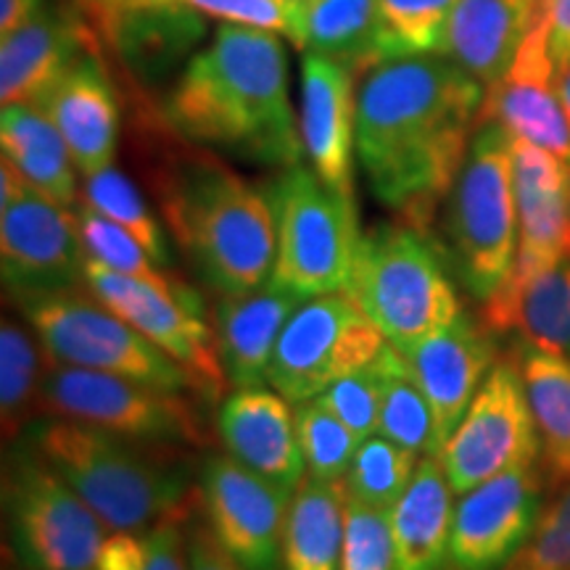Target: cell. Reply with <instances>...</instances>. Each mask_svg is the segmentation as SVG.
Returning a JSON list of instances; mask_svg holds the SVG:
<instances>
[{"label":"cell","mask_w":570,"mask_h":570,"mask_svg":"<svg viewBox=\"0 0 570 570\" xmlns=\"http://www.w3.org/2000/svg\"><path fill=\"white\" fill-rule=\"evenodd\" d=\"M487 88L444 53L373 67L356 90V161L377 204L431 227L479 130Z\"/></svg>","instance_id":"cell-1"},{"label":"cell","mask_w":570,"mask_h":570,"mask_svg":"<svg viewBox=\"0 0 570 570\" xmlns=\"http://www.w3.org/2000/svg\"><path fill=\"white\" fill-rule=\"evenodd\" d=\"M164 119L180 138L262 167L302 164L281 35L223 24L177 75Z\"/></svg>","instance_id":"cell-2"},{"label":"cell","mask_w":570,"mask_h":570,"mask_svg":"<svg viewBox=\"0 0 570 570\" xmlns=\"http://www.w3.org/2000/svg\"><path fill=\"white\" fill-rule=\"evenodd\" d=\"M159 206L190 267L214 294H252L269 281L277 225L267 190L214 156H185L161 173Z\"/></svg>","instance_id":"cell-3"},{"label":"cell","mask_w":570,"mask_h":570,"mask_svg":"<svg viewBox=\"0 0 570 570\" xmlns=\"http://www.w3.org/2000/svg\"><path fill=\"white\" fill-rule=\"evenodd\" d=\"M24 436L80 494L109 531H148L185 518L194 504V473L175 446L132 441L69 417L40 415Z\"/></svg>","instance_id":"cell-4"},{"label":"cell","mask_w":570,"mask_h":570,"mask_svg":"<svg viewBox=\"0 0 570 570\" xmlns=\"http://www.w3.org/2000/svg\"><path fill=\"white\" fill-rule=\"evenodd\" d=\"M454 281L446 244L431 227L396 219L362 233L344 291L383 338L407 354L465 312Z\"/></svg>","instance_id":"cell-5"},{"label":"cell","mask_w":570,"mask_h":570,"mask_svg":"<svg viewBox=\"0 0 570 570\" xmlns=\"http://www.w3.org/2000/svg\"><path fill=\"white\" fill-rule=\"evenodd\" d=\"M512 135L483 117L446 196L444 230L454 277L470 298L489 304L510 281L518 254L512 194Z\"/></svg>","instance_id":"cell-6"},{"label":"cell","mask_w":570,"mask_h":570,"mask_svg":"<svg viewBox=\"0 0 570 570\" xmlns=\"http://www.w3.org/2000/svg\"><path fill=\"white\" fill-rule=\"evenodd\" d=\"M3 512L21 570H96L109 529L24 433L3 454Z\"/></svg>","instance_id":"cell-7"},{"label":"cell","mask_w":570,"mask_h":570,"mask_svg":"<svg viewBox=\"0 0 570 570\" xmlns=\"http://www.w3.org/2000/svg\"><path fill=\"white\" fill-rule=\"evenodd\" d=\"M17 309L40 338L42 352L51 362L130 377L173 394H212L188 367L164 354L127 320L114 315L88 288L32 298L17 304Z\"/></svg>","instance_id":"cell-8"},{"label":"cell","mask_w":570,"mask_h":570,"mask_svg":"<svg viewBox=\"0 0 570 570\" xmlns=\"http://www.w3.org/2000/svg\"><path fill=\"white\" fill-rule=\"evenodd\" d=\"M267 194L277 225L269 281L302 298L344 291L362 240L354 198L327 188L306 164L283 169Z\"/></svg>","instance_id":"cell-9"},{"label":"cell","mask_w":570,"mask_h":570,"mask_svg":"<svg viewBox=\"0 0 570 570\" xmlns=\"http://www.w3.org/2000/svg\"><path fill=\"white\" fill-rule=\"evenodd\" d=\"M38 410L42 415L77 420L142 444L175 449L206 444V428L196 404L185 394L51 360L42 373Z\"/></svg>","instance_id":"cell-10"},{"label":"cell","mask_w":570,"mask_h":570,"mask_svg":"<svg viewBox=\"0 0 570 570\" xmlns=\"http://www.w3.org/2000/svg\"><path fill=\"white\" fill-rule=\"evenodd\" d=\"M85 254L75 209L56 204L0 161V269L13 304L85 288Z\"/></svg>","instance_id":"cell-11"},{"label":"cell","mask_w":570,"mask_h":570,"mask_svg":"<svg viewBox=\"0 0 570 570\" xmlns=\"http://www.w3.org/2000/svg\"><path fill=\"white\" fill-rule=\"evenodd\" d=\"M389 341L346 291L312 296L277 338L267 386L291 404L323 394L354 370L370 365Z\"/></svg>","instance_id":"cell-12"},{"label":"cell","mask_w":570,"mask_h":570,"mask_svg":"<svg viewBox=\"0 0 570 570\" xmlns=\"http://www.w3.org/2000/svg\"><path fill=\"white\" fill-rule=\"evenodd\" d=\"M539 458L537 423L515 360H497L460 425L441 446L439 460L446 479L454 494H465L510 468L533 465Z\"/></svg>","instance_id":"cell-13"},{"label":"cell","mask_w":570,"mask_h":570,"mask_svg":"<svg viewBox=\"0 0 570 570\" xmlns=\"http://www.w3.org/2000/svg\"><path fill=\"white\" fill-rule=\"evenodd\" d=\"M291 497L227 454H212L198 468V502L206 525L244 570H285Z\"/></svg>","instance_id":"cell-14"},{"label":"cell","mask_w":570,"mask_h":570,"mask_svg":"<svg viewBox=\"0 0 570 570\" xmlns=\"http://www.w3.org/2000/svg\"><path fill=\"white\" fill-rule=\"evenodd\" d=\"M544 468L518 465L454 502L446 570H508L541 518Z\"/></svg>","instance_id":"cell-15"},{"label":"cell","mask_w":570,"mask_h":570,"mask_svg":"<svg viewBox=\"0 0 570 570\" xmlns=\"http://www.w3.org/2000/svg\"><path fill=\"white\" fill-rule=\"evenodd\" d=\"M510 154L518 212L515 267L483 312L508 304L533 277L570 259V161L520 138H512Z\"/></svg>","instance_id":"cell-16"},{"label":"cell","mask_w":570,"mask_h":570,"mask_svg":"<svg viewBox=\"0 0 570 570\" xmlns=\"http://www.w3.org/2000/svg\"><path fill=\"white\" fill-rule=\"evenodd\" d=\"M85 288L164 354L188 367L212 394L223 389L225 370L217 354V338L202 312L190 309L180 298L164 294L154 285L114 273L92 259L85 265Z\"/></svg>","instance_id":"cell-17"},{"label":"cell","mask_w":570,"mask_h":570,"mask_svg":"<svg viewBox=\"0 0 570 570\" xmlns=\"http://www.w3.org/2000/svg\"><path fill=\"white\" fill-rule=\"evenodd\" d=\"M483 320L462 312L441 331L410 348L407 362L417 386L431 404L436 423V454L460 425L470 402L497 365V344Z\"/></svg>","instance_id":"cell-18"},{"label":"cell","mask_w":570,"mask_h":570,"mask_svg":"<svg viewBox=\"0 0 570 570\" xmlns=\"http://www.w3.org/2000/svg\"><path fill=\"white\" fill-rule=\"evenodd\" d=\"M483 117L497 119L512 138L529 140L570 161V122L541 17L520 42L508 75L487 92Z\"/></svg>","instance_id":"cell-19"},{"label":"cell","mask_w":570,"mask_h":570,"mask_svg":"<svg viewBox=\"0 0 570 570\" xmlns=\"http://www.w3.org/2000/svg\"><path fill=\"white\" fill-rule=\"evenodd\" d=\"M354 69L320 53L302 59V140L309 167L336 194L354 198Z\"/></svg>","instance_id":"cell-20"},{"label":"cell","mask_w":570,"mask_h":570,"mask_svg":"<svg viewBox=\"0 0 570 570\" xmlns=\"http://www.w3.org/2000/svg\"><path fill=\"white\" fill-rule=\"evenodd\" d=\"M291 407L294 404L273 386L235 389L219 404L217 436L227 458L294 494L306 479V468Z\"/></svg>","instance_id":"cell-21"},{"label":"cell","mask_w":570,"mask_h":570,"mask_svg":"<svg viewBox=\"0 0 570 570\" xmlns=\"http://www.w3.org/2000/svg\"><path fill=\"white\" fill-rule=\"evenodd\" d=\"M59 127L82 177L111 167L119 140V104L104 61L88 48L38 104Z\"/></svg>","instance_id":"cell-22"},{"label":"cell","mask_w":570,"mask_h":570,"mask_svg":"<svg viewBox=\"0 0 570 570\" xmlns=\"http://www.w3.org/2000/svg\"><path fill=\"white\" fill-rule=\"evenodd\" d=\"M302 302L306 298L273 281L252 294L219 296L212 327L225 381L233 389L265 386L277 338Z\"/></svg>","instance_id":"cell-23"},{"label":"cell","mask_w":570,"mask_h":570,"mask_svg":"<svg viewBox=\"0 0 570 570\" xmlns=\"http://www.w3.org/2000/svg\"><path fill=\"white\" fill-rule=\"evenodd\" d=\"M0 101L38 106L71 63L90 48V35L75 13L51 9L0 38Z\"/></svg>","instance_id":"cell-24"},{"label":"cell","mask_w":570,"mask_h":570,"mask_svg":"<svg viewBox=\"0 0 570 570\" xmlns=\"http://www.w3.org/2000/svg\"><path fill=\"white\" fill-rule=\"evenodd\" d=\"M539 13L541 0H460L449 19L444 56L489 92L508 75Z\"/></svg>","instance_id":"cell-25"},{"label":"cell","mask_w":570,"mask_h":570,"mask_svg":"<svg viewBox=\"0 0 570 570\" xmlns=\"http://www.w3.org/2000/svg\"><path fill=\"white\" fill-rule=\"evenodd\" d=\"M101 27L119 61L142 85H156L194 59L206 35V17L188 3H169L117 13Z\"/></svg>","instance_id":"cell-26"},{"label":"cell","mask_w":570,"mask_h":570,"mask_svg":"<svg viewBox=\"0 0 570 570\" xmlns=\"http://www.w3.org/2000/svg\"><path fill=\"white\" fill-rule=\"evenodd\" d=\"M452 518L454 489L439 454H428L391 508L396 570H446Z\"/></svg>","instance_id":"cell-27"},{"label":"cell","mask_w":570,"mask_h":570,"mask_svg":"<svg viewBox=\"0 0 570 570\" xmlns=\"http://www.w3.org/2000/svg\"><path fill=\"white\" fill-rule=\"evenodd\" d=\"M0 148L3 159L17 167L32 188L75 209L80 204L77 169L71 151L46 111L30 104H11L0 111Z\"/></svg>","instance_id":"cell-28"},{"label":"cell","mask_w":570,"mask_h":570,"mask_svg":"<svg viewBox=\"0 0 570 570\" xmlns=\"http://www.w3.org/2000/svg\"><path fill=\"white\" fill-rule=\"evenodd\" d=\"M537 423L541 468L552 483L570 481V360L520 341L512 348Z\"/></svg>","instance_id":"cell-29"},{"label":"cell","mask_w":570,"mask_h":570,"mask_svg":"<svg viewBox=\"0 0 570 570\" xmlns=\"http://www.w3.org/2000/svg\"><path fill=\"white\" fill-rule=\"evenodd\" d=\"M348 491L344 481L306 479L294 491L285 520V570H338Z\"/></svg>","instance_id":"cell-30"},{"label":"cell","mask_w":570,"mask_h":570,"mask_svg":"<svg viewBox=\"0 0 570 570\" xmlns=\"http://www.w3.org/2000/svg\"><path fill=\"white\" fill-rule=\"evenodd\" d=\"M494 333L515 327L520 338L570 360V259L533 277L497 309L483 312Z\"/></svg>","instance_id":"cell-31"},{"label":"cell","mask_w":570,"mask_h":570,"mask_svg":"<svg viewBox=\"0 0 570 570\" xmlns=\"http://www.w3.org/2000/svg\"><path fill=\"white\" fill-rule=\"evenodd\" d=\"M298 48L354 71L377 67V0H306Z\"/></svg>","instance_id":"cell-32"},{"label":"cell","mask_w":570,"mask_h":570,"mask_svg":"<svg viewBox=\"0 0 570 570\" xmlns=\"http://www.w3.org/2000/svg\"><path fill=\"white\" fill-rule=\"evenodd\" d=\"M75 217H77V227H80V238H82L88 259L98 262V265L109 267L119 275L135 277V281L154 285V288L180 298L183 304H188L190 309L202 312L204 315L202 296H198L188 283L177 281L167 267L156 265L154 256L148 254L146 248H142L138 240L125 230V227L111 223L109 217H104L101 212L92 209V206L82 202V198L80 204L75 206Z\"/></svg>","instance_id":"cell-33"},{"label":"cell","mask_w":570,"mask_h":570,"mask_svg":"<svg viewBox=\"0 0 570 570\" xmlns=\"http://www.w3.org/2000/svg\"><path fill=\"white\" fill-rule=\"evenodd\" d=\"M377 360L383 367V404L377 433L415 452L417 458L436 454V423H433L431 404L412 375L407 356L386 344Z\"/></svg>","instance_id":"cell-34"},{"label":"cell","mask_w":570,"mask_h":570,"mask_svg":"<svg viewBox=\"0 0 570 570\" xmlns=\"http://www.w3.org/2000/svg\"><path fill=\"white\" fill-rule=\"evenodd\" d=\"M46 352L40 338L17 320L3 317L0 325V417L6 439H19L38 410Z\"/></svg>","instance_id":"cell-35"},{"label":"cell","mask_w":570,"mask_h":570,"mask_svg":"<svg viewBox=\"0 0 570 570\" xmlns=\"http://www.w3.org/2000/svg\"><path fill=\"white\" fill-rule=\"evenodd\" d=\"M460 0H377L381 63L444 53L449 19Z\"/></svg>","instance_id":"cell-36"},{"label":"cell","mask_w":570,"mask_h":570,"mask_svg":"<svg viewBox=\"0 0 570 570\" xmlns=\"http://www.w3.org/2000/svg\"><path fill=\"white\" fill-rule=\"evenodd\" d=\"M82 202L109 217L111 223L125 227L138 244L154 256L156 265L173 267V246H169V235L164 225L156 219L146 198L138 190L130 177L122 169L111 167L101 173L85 177L82 185Z\"/></svg>","instance_id":"cell-37"},{"label":"cell","mask_w":570,"mask_h":570,"mask_svg":"<svg viewBox=\"0 0 570 570\" xmlns=\"http://www.w3.org/2000/svg\"><path fill=\"white\" fill-rule=\"evenodd\" d=\"M415 452L399 446L381 433L367 436L356 449L352 468L346 473V491L352 499H360L365 504L391 510L399 502L415 479V470L420 465Z\"/></svg>","instance_id":"cell-38"},{"label":"cell","mask_w":570,"mask_h":570,"mask_svg":"<svg viewBox=\"0 0 570 570\" xmlns=\"http://www.w3.org/2000/svg\"><path fill=\"white\" fill-rule=\"evenodd\" d=\"M296 439L309 479L344 481L360 449V436L317 399L294 404Z\"/></svg>","instance_id":"cell-39"},{"label":"cell","mask_w":570,"mask_h":570,"mask_svg":"<svg viewBox=\"0 0 570 570\" xmlns=\"http://www.w3.org/2000/svg\"><path fill=\"white\" fill-rule=\"evenodd\" d=\"M183 518H169L148 531H109L96 570H190L188 531Z\"/></svg>","instance_id":"cell-40"},{"label":"cell","mask_w":570,"mask_h":570,"mask_svg":"<svg viewBox=\"0 0 570 570\" xmlns=\"http://www.w3.org/2000/svg\"><path fill=\"white\" fill-rule=\"evenodd\" d=\"M338 570H396L391 510L348 497Z\"/></svg>","instance_id":"cell-41"},{"label":"cell","mask_w":570,"mask_h":570,"mask_svg":"<svg viewBox=\"0 0 570 570\" xmlns=\"http://www.w3.org/2000/svg\"><path fill=\"white\" fill-rule=\"evenodd\" d=\"M383 352V348H381ZM320 404H325L333 415H338L352 431L365 441L375 436L377 423H381V404H383V367L381 360L354 370L346 377L325 389L323 394L315 396Z\"/></svg>","instance_id":"cell-42"},{"label":"cell","mask_w":570,"mask_h":570,"mask_svg":"<svg viewBox=\"0 0 570 570\" xmlns=\"http://www.w3.org/2000/svg\"><path fill=\"white\" fill-rule=\"evenodd\" d=\"M185 3L206 19L275 32L288 38L296 48L302 42V6L294 0H185Z\"/></svg>","instance_id":"cell-43"},{"label":"cell","mask_w":570,"mask_h":570,"mask_svg":"<svg viewBox=\"0 0 570 570\" xmlns=\"http://www.w3.org/2000/svg\"><path fill=\"white\" fill-rule=\"evenodd\" d=\"M508 570H570V487L541 512L529 544Z\"/></svg>","instance_id":"cell-44"},{"label":"cell","mask_w":570,"mask_h":570,"mask_svg":"<svg viewBox=\"0 0 570 570\" xmlns=\"http://www.w3.org/2000/svg\"><path fill=\"white\" fill-rule=\"evenodd\" d=\"M188 566L190 570H244L223 550L206 523L188 529Z\"/></svg>","instance_id":"cell-45"},{"label":"cell","mask_w":570,"mask_h":570,"mask_svg":"<svg viewBox=\"0 0 570 570\" xmlns=\"http://www.w3.org/2000/svg\"><path fill=\"white\" fill-rule=\"evenodd\" d=\"M541 21L547 27V42L558 69L570 63V0H541Z\"/></svg>","instance_id":"cell-46"},{"label":"cell","mask_w":570,"mask_h":570,"mask_svg":"<svg viewBox=\"0 0 570 570\" xmlns=\"http://www.w3.org/2000/svg\"><path fill=\"white\" fill-rule=\"evenodd\" d=\"M42 11H46V0H0V38L30 24Z\"/></svg>","instance_id":"cell-47"},{"label":"cell","mask_w":570,"mask_h":570,"mask_svg":"<svg viewBox=\"0 0 570 570\" xmlns=\"http://www.w3.org/2000/svg\"><path fill=\"white\" fill-rule=\"evenodd\" d=\"M169 3H185V0H92V11H96V19L104 24V21L117 17V13L154 9V6H169Z\"/></svg>","instance_id":"cell-48"},{"label":"cell","mask_w":570,"mask_h":570,"mask_svg":"<svg viewBox=\"0 0 570 570\" xmlns=\"http://www.w3.org/2000/svg\"><path fill=\"white\" fill-rule=\"evenodd\" d=\"M558 90H560L562 106H566L568 122H570V63H566V67L558 69Z\"/></svg>","instance_id":"cell-49"},{"label":"cell","mask_w":570,"mask_h":570,"mask_svg":"<svg viewBox=\"0 0 570 570\" xmlns=\"http://www.w3.org/2000/svg\"><path fill=\"white\" fill-rule=\"evenodd\" d=\"M294 3H298V6H304V3H306V0H294Z\"/></svg>","instance_id":"cell-50"}]
</instances>
